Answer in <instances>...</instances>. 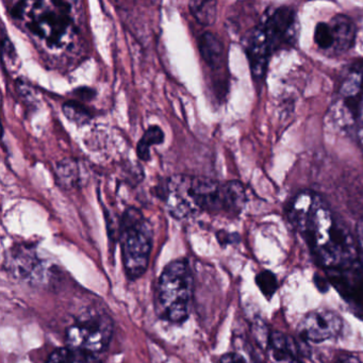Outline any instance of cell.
Instances as JSON below:
<instances>
[{
	"instance_id": "6da1fadb",
	"label": "cell",
	"mask_w": 363,
	"mask_h": 363,
	"mask_svg": "<svg viewBox=\"0 0 363 363\" xmlns=\"http://www.w3.org/2000/svg\"><path fill=\"white\" fill-rule=\"evenodd\" d=\"M286 211L292 226L305 238L314 261L325 271L360 259L356 238L320 195L303 191L288 203Z\"/></svg>"
},
{
	"instance_id": "7a4b0ae2",
	"label": "cell",
	"mask_w": 363,
	"mask_h": 363,
	"mask_svg": "<svg viewBox=\"0 0 363 363\" xmlns=\"http://www.w3.org/2000/svg\"><path fill=\"white\" fill-rule=\"evenodd\" d=\"M11 13L16 18H25L27 28L50 48H65L76 31L67 1H21L14 6Z\"/></svg>"
},
{
	"instance_id": "3957f363",
	"label": "cell",
	"mask_w": 363,
	"mask_h": 363,
	"mask_svg": "<svg viewBox=\"0 0 363 363\" xmlns=\"http://www.w3.org/2000/svg\"><path fill=\"white\" fill-rule=\"evenodd\" d=\"M194 278L188 261L175 260L161 273L155 291V308L161 320L182 324L188 320Z\"/></svg>"
},
{
	"instance_id": "277c9868",
	"label": "cell",
	"mask_w": 363,
	"mask_h": 363,
	"mask_svg": "<svg viewBox=\"0 0 363 363\" xmlns=\"http://www.w3.org/2000/svg\"><path fill=\"white\" fill-rule=\"evenodd\" d=\"M120 242L127 277L130 280L142 277L150 264L152 229L139 210L129 208L123 214Z\"/></svg>"
},
{
	"instance_id": "5b68a950",
	"label": "cell",
	"mask_w": 363,
	"mask_h": 363,
	"mask_svg": "<svg viewBox=\"0 0 363 363\" xmlns=\"http://www.w3.org/2000/svg\"><path fill=\"white\" fill-rule=\"evenodd\" d=\"M113 329V320L109 314L86 312L67 328V347L92 354L104 352L111 342Z\"/></svg>"
},
{
	"instance_id": "8992f818",
	"label": "cell",
	"mask_w": 363,
	"mask_h": 363,
	"mask_svg": "<svg viewBox=\"0 0 363 363\" xmlns=\"http://www.w3.org/2000/svg\"><path fill=\"white\" fill-rule=\"evenodd\" d=\"M259 26L272 52L293 48L298 40L299 23L294 8L278 7L267 11Z\"/></svg>"
},
{
	"instance_id": "52a82bcc",
	"label": "cell",
	"mask_w": 363,
	"mask_h": 363,
	"mask_svg": "<svg viewBox=\"0 0 363 363\" xmlns=\"http://www.w3.org/2000/svg\"><path fill=\"white\" fill-rule=\"evenodd\" d=\"M325 272L350 311L363 320V264L360 259Z\"/></svg>"
},
{
	"instance_id": "ba28073f",
	"label": "cell",
	"mask_w": 363,
	"mask_h": 363,
	"mask_svg": "<svg viewBox=\"0 0 363 363\" xmlns=\"http://www.w3.org/2000/svg\"><path fill=\"white\" fill-rule=\"evenodd\" d=\"M192 179L190 176H172L163 186V201L169 214L178 220L191 218L201 212L193 196Z\"/></svg>"
},
{
	"instance_id": "9c48e42d",
	"label": "cell",
	"mask_w": 363,
	"mask_h": 363,
	"mask_svg": "<svg viewBox=\"0 0 363 363\" xmlns=\"http://www.w3.org/2000/svg\"><path fill=\"white\" fill-rule=\"evenodd\" d=\"M343 329V318L329 309H316L303 316L297 333L303 341L320 343L335 339Z\"/></svg>"
},
{
	"instance_id": "30bf717a",
	"label": "cell",
	"mask_w": 363,
	"mask_h": 363,
	"mask_svg": "<svg viewBox=\"0 0 363 363\" xmlns=\"http://www.w3.org/2000/svg\"><path fill=\"white\" fill-rule=\"evenodd\" d=\"M244 48L250 61V71L255 79H262L267 71L269 57L273 54L260 26L250 30L244 40Z\"/></svg>"
},
{
	"instance_id": "8fae6325",
	"label": "cell",
	"mask_w": 363,
	"mask_h": 363,
	"mask_svg": "<svg viewBox=\"0 0 363 363\" xmlns=\"http://www.w3.org/2000/svg\"><path fill=\"white\" fill-rule=\"evenodd\" d=\"M267 357L269 363H305L301 359L298 344L292 337L280 331L269 333Z\"/></svg>"
},
{
	"instance_id": "7c38bea8",
	"label": "cell",
	"mask_w": 363,
	"mask_h": 363,
	"mask_svg": "<svg viewBox=\"0 0 363 363\" xmlns=\"http://www.w3.org/2000/svg\"><path fill=\"white\" fill-rule=\"evenodd\" d=\"M329 25H330L333 41H335L333 52L335 54H342L350 50L354 45V38H356V26L352 18L343 14H339L331 18Z\"/></svg>"
},
{
	"instance_id": "4fadbf2b",
	"label": "cell",
	"mask_w": 363,
	"mask_h": 363,
	"mask_svg": "<svg viewBox=\"0 0 363 363\" xmlns=\"http://www.w3.org/2000/svg\"><path fill=\"white\" fill-rule=\"evenodd\" d=\"M199 52L205 62L211 67L222 65L224 59V46L218 35L214 33H203L199 39Z\"/></svg>"
},
{
	"instance_id": "5bb4252c",
	"label": "cell",
	"mask_w": 363,
	"mask_h": 363,
	"mask_svg": "<svg viewBox=\"0 0 363 363\" xmlns=\"http://www.w3.org/2000/svg\"><path fill=\"white\" fill-rule=\"evenodd\" d=\"M245 201V189L241 182L233 180L223 184V206L225 213L237 216L243 209Z\"/></svg>"
},
{
	"instance_id": "9a60e30c",
	"label": "cell",
	"mask_w": 363,
	"mask_h": 363,
	"mask_svg": "<svg viewBox=\"0 0 363 363\" xmlns=\"http://www.w3.org/2000/svg\"><path fill=\"white\" fill-rule=\"evenodd\" d=\"M46 363H101L92 354L73 348L63 347L52 352Z\"/></svg>"
},
{
	"instance_id": "2e32d148",
	"label": "cell",
	"mask_w": 363,
	"mask_h": 363,
	"mask_svg": "<svg viewBox=\"0 0 363 363\" xmlns=\"http://www.w3.org/2000/svg\"><path fill=\"white\" fill-rule=\"evenodd\" d=\"M164 140V133L159 126H150L144 133L143 137L140 140L137 146L138 156L142 160L147 161L150 157V147L152 145L161 144Z\"/></svg>"
},
{
	"instance_id": "e0dca14e",
	"label": "cell",
	"mask_w": 363,
	"mask_h": 363,
	"mask_svg": "<svg viewBox=\"0 0 363 363\" xmlns=\"http://www.w3.org/2000/svg\"><path fill=\"white\" fill-rule=\"evenodd\" d=\"M216 1H191L189 4L191 13L194 16L195 20L203 26L213 24L216 18Z\"/></svg>"
},
{
	"instance_id": "ac0fdd59",
	"label": "cell",
	"mask_w": 363,
	"mask_h": 363,
	"mask_svg": "<svg viewBox=\"0 0 363 363\" xmlns=\"http://www.w3.org/2000/svg\"><path fill=\"white\" fill-rule=\"evenodd\" d=\"M62 109L65 116L76 124H86L91 120V114L89 110L77 101H67L63 105Z\"/></svg>"
},
{
	"instance_id": "d6986e66",
	"label": "cell",
	"mask_w": 363,
	"mask_h": 363,
	"mask_svg": "<svg viewBox=\"0 0 363 363\" xmlns=\"http://www.w3.org/2000/svg\"><path fill=\"white\" fill-rule=\"evenodd\" d=\"M314 42L318 48L322 50H333V33H331L330 25L329 23H318L316 25L315 30H314Z\"/></svg>"
},
{
	"instance_id": "ffe728a7",
	"label": "cell",
	"mask_w": 363,
	"mask_h": 363,
	"mask_svg": "<svg viewBox=\"0 0 363 363\" xmlns=\"http://www.w3.org/2000/svg\"><path fill=\"white\" fill-rule=\"evenodd\" d=\"M256 282L265 298L271 299L277 291V278L272 272L263 271L259 273L256 277Z\"/></svg>"
},
{
	"instance_id": "44dd1931",
	"label": "cell",
	"mask_w": 363,
	"mask_h": 363,
	"mask_svg": "<svg viewBox=\"0 0 363 363\" xmlns=\"http://www.w3.org/2000/svg\"><path fill=\"white\" fill-rule=\"evenodd\" d=\"M77 171L76 163L67 159V160L61 161L59 163L56 173L62 184H67V186H72L77 180Z\"/></svg>"
},
{
	"instance_id": "7402d4cb",
	"label": "cell",
	"mask_w": 363,
	"mask_h": 363,
	"mask_svg": "<svg viewBox=\"0 0 363 363\" xmlns=\"http://www.w3.org/2000/svg\"><path fill=\"white\" fill-rule=\"evenodd\" d=\"M356 242L358 246L359 257L363 264V218L359 220L356 227Z\"/></svg>"
},
{
	"instance_id": "603a6c76",
	"label": "cell",
	"mask_w": 363,
	"mask_h": 363,
	"mask_svg": "<svg viewBox=\"0 0 363 363\" xmlns=\"http://www.w3.org/2000/svg\"><path fill=\"white\" fill-rule=\"evenodd\" d=\"M220 363H247L241 354L228 352L220 357Z\"/></svg>"
},
{
	"instance_id": "cb8c5ba5",
	"label": "cell",
	"mask_w": 363,
	"mask_h": 363,
	"mask_svg": "<svg viewBox=\"0 0 363 363\" xmlns=\"http://www.w3.org/2000/svg\"><path fill=\"white\" fill-rule=\"evenodd\" d=\"M314 282H315L316 286H318L320 292H326V291L328 290L329 284H330L328 279H325L324 277L318 276V274L314 276Z\"/></svg>"
},
{
	"instance_id": "d4e9b609",
	"label": "cell",
	"mask_w": 363,
	"mask_h": 363,
	"mask_svg": "<svg viewBox=\"0 0 363 363\" xmlns=\"http://www.w3.org/2000/svg\"><path fill=\"white\" fill-rule=\"evenodd\" d=\"M333 363H362L360 360H359L357 357L352 356V354H342L340 356L337 360Z\"/></svg>"
},
{
	"instance_id": "484cf974",
	"label": "cell",
	"mask_w": 363,
	"mask_h": 363,
	"mask_svg": "<svg viewBox=\"0 0 363 363\" xmlns=\"http://www.w3.org/2000/svg\"><path fill=\"white\" fill-rule=\"evenodd\" d=\"M257 363H260V362H257Z\"/></svg>"
}]
</instances>
